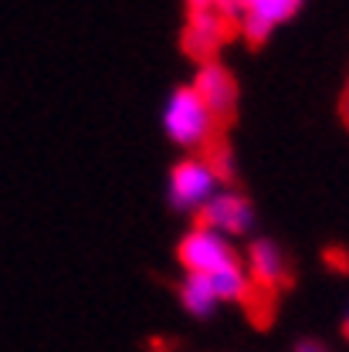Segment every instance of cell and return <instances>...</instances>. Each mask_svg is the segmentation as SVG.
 <instances>
[{
	"instance_id": "obj_1",
	"label": "cell",
	"mask_w": 349,
	"mask_h": 352,
	"mask_svg": "<svg viewBox=\"0 0 349 352\" xmlns=\"http://www.w3.org/2000/svg\"><path fill=\"white\" fill-rule=\"evenodd\" d=\"M163 126L167 135L173 139L176 146H187V149H200V146H211L214 142V112L200 102V95L190 88H176L167 102V112H163Z\"/></svg>"
},
{
	"instance_id": "obj_2",
	"label": "cell",
	"mask_w": 349,
	"mask_h": 352,
	"mask_svg": "<svg viewBox=\"0 0 349 352\" xmlns=\"http://www.w3.org/2000/svg\"><path fill=\"white\" fill-rule=\"evenodd\" d=\"M176 254H180V264L187 267V274H214L220 267L237 264L234 248H231L220 234L200 230V227H193V230L180 241Z\"/></svg>"
},
{
	"instance_id": "obj_3",
	"label": "cell",
	"mask_w": 349,
	"mask_h": 352,
	"mask_svg": "<svg viewBox=\"0 0 349 352\" xmlns=\"http://www.w3.org/2000/svg\"><path fill=\"white\" fill-rule=\"evenodd\" d=\"M218 186V173L207 160H183L170 173V204L180 210H200Z\"/></svg>"
},
{
	"instance_id": "obj_4",
	"label": "cell",
	"mask_w": 349,
	"mask_h": 352,
	"mask_svg": "<svg viewBox=\"0 0 349 352\" xmlns=\"http://www.w3.org/2000/svg\"><path fill=\"white\" fill-rule=\"evenodd\" d=\"M237 7V31L244 34L248 44H264L271 28L288 21L302 0H234Z\"/></svg>"
},
{
	"instance_id": "obj_5",
	"label": "cell",
	"mask_w": 349,
	"mask_h": 352,
	"mask_svg": "<svg viewBox=\"0 0 349 352\" xmlns=\"http://www.w3.org/2000/svg\"><path fill=\"white\" fill-rule=\"evenodd\" d=\"M255 223V210L248 204V197L241 193H214L200 210H197V227L200 230H214V234H244Z\"/></svg>"
},
{
	"instance_id": "obj_6",
	"label": "cell",
	"mask_w": 349,
	"mask_h": 352,
	"mask_svg": "<svg viewBox=\"0 0 349 352\" xmlns=\"http://www.w3.org/2000/svg\"><path fill=\"white\" fill-rule=\"evenodd\" d=\"M231 31H234V21H227L220 10H190V21L183 31V51L197 58L200 65H207L214 51L231 38Z\"/></svg>"
},
{
	"instance_id": "obj_7",
	"label": "cell",
	"mask_w": 349,
	"mask_h": 352,
	"mask_svg": "<svg viewBox=\"0 0 349 352\" xmlns=\"http://www.w3.org/2000/svg\"><path fill=\"white\" fill-rule=\"evenodd\" d=\"M193 91L200 95V102L214 112L218 122H227L234 116V102H237V82L231 78V72L218 65V61H207L200 65L197 78H193Z\"/></svg>"
},
{
	"instance_id": "obj_8",
	"label": "cell",
	"mask_w": 349,
	"mask_h": 352,
	"mask_svg": "<svg viewBox=\"0 0 349 352\" xmlns=\"http://www.w3.org/2000/svg\"><path fill=\"white\" fill-rule=\"evenodd\" d=\"M248 267H251V285L258 288H282L288 285V261L275 241H255L248 248Z\"/></svg>"
},
{
	"instance_id": "obj_9",
	"label": "cell",
	"mask_w": 349,
	"mask_h": 352,
	"mask_svg": "<svg viewBox=\"0 0 349 352\" xmlns=\"http://www.w3.org/2000/svg\"><path fill=\"white\" fill-rule=\"evenodd\" d=\"M180 302H183V308H187L190 315H211L220 298H218V292H214V285H211L207 274H187V281H183V288H180Z\"/></svg>"
},
{
	"instance_id": "obj_10",
	"label": "cell",
	"mask_w": 349,
	"mask_h": 352,
	"mask_svg": "<svg viewBox=\"0 0 349 352\" xmlns=\"http://www.w3.org/2000/svg\"><path fill=\"white\" fill-rule=\"evenodd\" d=\"M190 3V10H218L224 0H187Z\"/></svg>"
},
{
	"instance_id": "obj_11",
	"label": "cell",
	"mask_w": 349,
	"mask_h": 352,
	"mask_svg": "<svg viewBox=\"0 0 349 352\" xmlns=\"http://www.w3.org/2000/svg\"><path fill=\"white\" fill-rule=\"evenodd\" d=\"M295 352H326V349H322L319 342H302V346H299Z\"/></svg>"
},
{
	"instance_id": "obj_12",
	"label": "cell",
	"mask_w": 349,
	"mask_h": 352,
	"mask_svg": "<svg viewBox=\"0 0 349 352\" xmlns=\"http://www.w3.org/2000/svg\"><path fill=\"white\" fill-rule=\"evenodd\" d=\"M343 119H346V126H349V85L343 91Z\"/></svg>"
},
{
	"instance_id": "obj_13",
	"label": "cell",
	"mask_w": 349,
	"mask_h": 352,
	"mask_svg": "<svg viewBox=\"0 0 349 352\" xmlns=\"http://www.w3.org/2000/svg\"><path fill=\"white\" fill-rule=\"evenodd\" d=\"M346 336H349V322H346Z\"/></svg>"
}]
</instances>
